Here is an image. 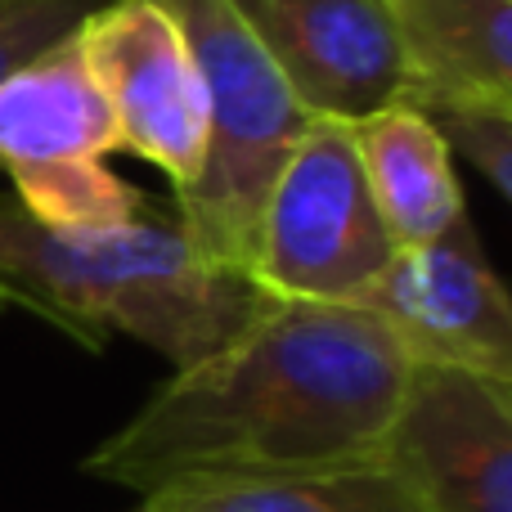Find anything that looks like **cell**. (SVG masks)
<instances>
[{"label":"cell","instance_id":"obj_1","mask_svg":"<svg viewBox=\"0 0 512 512\" xmlns=\"http://www.w3.org/2000/svg\"><path fill=\"white\" fill-rule=\"evenodd\" d=\"M414 360L364 306L265 301L216 355L176 369L86 472L158 495L180 481L274 477L378 459Z\"/></svg>","mask_w":512,"mask_h":512},{"label":"cell","instance_id":"obj_2","mask_svg":"<svg viewBox=\"0 0 512 512\" xmlns=\"http://www.w3.org/2000/svg\"><path fill=\"white\" fill-rule=\"evenodd\" d=\"M252 279L212 265L180 221L135 216L113 230H50L0 194V306H18L99 351L113 333L171 369L216 355L265 310Z\"/></svg>","mask_w":512,"mask_h":512},{"label":"cell","instance_id":"obj_3","mask_svg":"<svg viewBox=\"0 0 512 512\" xmlns=\"http://www.w3.org/2000/svg\"><path fill=\"white\" fill-rule=\"evenodd\" d=\"M180 23L207 95V153L198 180L176 194V221L221 270L248 279L261 212L306 135L310 117L292 99L279 63L234 0H158Z\"/></svg>","mask_w":512,"mask_h":512},{"label":"cell","instance_id":"obj_4","mask_svg":"<svg viewBox=\"0 0 512 512\" xmlns=\"http://www.w3.org/2000/svg\"><path fill=\"white\" fill-rule=\"evenodd\" d=\"M396 252L351 126L310 122L265 198L248 279L274 301L360 306Z\"/></svg>","mask_w":512,"mask_h":512},{"label":"cell","instance_id":"obj_5","mask_svg":"<svg viewBox=\"0 0 512 512\" xmlns=\"http://www.w3.org/2000/svg\"><path fill=\"white\" fill-rule=\"evenodd\" d=\"M77 36L122 149L153 162L185 194L203 171L207 95L180 23L158 0H104Z\"/></svg>","mask_w":512,"mask_h":512},{"label":"cell","instance_id":"obj_6","mask_svg":"<svg viewBox=\"0 0 512 512\" xmlns=\"http://www.w3.org/2000/svg\"><path fill=\"white\" fill-rule=\"evenodd\" d=\"M418 369H450L512 391V292L495 274L472 216L427 248H400L360 297Z\"/></svg>","mask_w":512,"mask_h":512},{"label":"cell","instance_id":"obj_7","mask_svg":"<svg viewBox=\"0 0 512 512\" xmlns=\"http://www.w3.org/2000/svg\"><path fill=\"white\" fill-rule=\"evenodd\" d=\"M310 122L355 126L409 104V54L391 0H234Z\"/></svg>","mask_w":512,"mask_h":512},{"label":"cell","instance_id":"obj_8","mask_svg":"<svg viewBox=\"0 0 512 512\" xmlns=\"http://www.w3.org/2000/svg\"><path fill=\"white\" fill-rule=\"evenodd\" d=\"M382 459L432 512H512V391L414 364Z\"/></svg>","mask_w":512,"mask_h":512},{"label":"cell","instance_id":"obj_9","mask_svg":"<svg viewBox=\"0 0 512 512\" xmlns=\"http://www.w3.org/2000/svg\"><path fill=\"white\" fill-rule=\"evenodd\" d=\"M391 9L409 54V104L512 122V0H391Z\"/></svg>","mask_w":512,"mask_h":512},{"label":"cell","instance_id":"obj_10","mask_svg":"<svg viewBox=\"0 0 512 512\" xmlns=\"http://www.w3.org/2000/svg\"><path fill=\"white\" fill-rule=\"evenodd\" d=\"M122 149L108 99L81 54V36H68L0 81V167H59L104 162Z\"/></svg>","mask_w":512,"mask_h":512},{"label":"cell","instance_id":"obj_11","mask_svg":"<svg viewBox=\"0 0 512 512\" xmlns=\"http://www.w3.org/2000/svg\"><path fill=\"white\" fill-rule=\"evenodd\" d=\"M369 194L400 248H427L468 221L454 149L441 122L414 104H391L351 126Z\"/></svg>","mask_w":512,"mask_h":512},{"label":"cell","instance_id":"obj_12","mask_svg":"<svg viewBox=\"0 0 512 512\" xmlns=\"http://www.w3.org/2000/svg\"><path fill=\"white\" fill-rule=\"evenodd\" d=\"M144 512H432L409 477L378 459L274 477L180 481L144 499Z\"/></svg>","mask_w":512,"mask_h":512},{"label":"cell","instance_id":"obj_13","mask_svg":"<svg viewBox=\"0 0 512 512\" xmlns=\"http://www.w3.org/2000/svg\"><path fill=\"white\" fill-rule=\"evenodd\" d=\"M14 198L50 230H113L149 212L140 189L117 180L104 162H59V167L9 171Z\"/></svg>","mask_w":512,"mask_h":512},{"label":"cell","instance_id":"obj_14","mask_svg":"<svg viewBox=\"0 0 512 512\" xmlns=\"http://www.w3.org/2000/svg\"><path fill=\"white\" fill-rule=\"evenodd\" d=\"M104 0H0V81L81 32Z\"/></svg>","mask_w":512,"mask_h":512},{"label":"cell","instance_id":"obj_15","mask_svg":"<svg viewBox=\"0 0 512 512\" xmlns=\"http://www.w3.org/2000/svg\"><path fill=\"white\" fill-rule=\"evenodd\" d=\"M459 158H468L490 185L512 203V122L481 113H445L436 117Z\"/></svg>","mask_w":512,"mask_h":512},{"label":"cell","instance_id":"obj_16","mask_svg":"<svg viewBox=\"0 0 512 512\" xmlns=\"http://www.w3.org/2000/svg\"><path fill=\"white\" fill-rule=\"evenodd\" d=\"M140 512H144V508H140Z\"/></svg>","mask_w":512,"mask_h":512}]
</instances>
